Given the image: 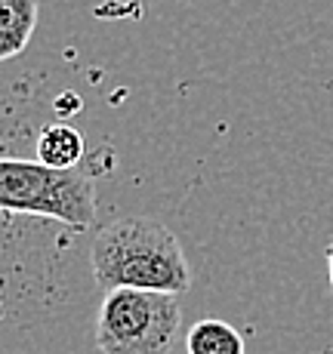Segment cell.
Wrapping results in <instances>:
<instances>
[{
  "label": "cell",
  "mask_w": 333,
  "mask_h": 354,
  "mask_svg": "<svg viewBox=\"0 0 333 354\" xmlns=\"http://www.w3.org/2000/svg\"><path fill=\"white\" fill-rule=\"evenodd\" d=\"M37 28V0H0V59L25 53Z\"/></svg>",
  "instance_id": "277c9868"
},
{
  "label": "cell",
  "mask_w": 333,
  "mask_h": 354,
  "mask_svg": "<svg viewBox=\"0 0 333 354\" xmlns=\"http://www.w3.org/2000/svg\"><path fill=\"white\" fill-rule=\"evenodd\" d=\"M84 158V136L71 124H50L37 136V160L56 169H78Z\"/></svg>",
  "instance_id": "5b68a950"
},
{
  "label": "cell",
  "mask_w": 333,
  "mask_h": 354,
  "mask_svg": "<svg viewBox=\"0 0 333 354\" xmlns=\"http://www.w3.org/2000/svg\"><path fill=\"white\" fill-rule=\"evenodd\" d=\"M324 256H327V271H330V290H333V243H327V250H324Z\"/></svg>",
  "instance_id": "52a82bcc"
},
{
  "label": "cell",
  "mask_w": 333,
  "mask_h": 354,
  "mask_svg": "<svg viewBox=\"0 0 333 354\" xmlns=\"http://www.w3.org/2000/svg\"><path fill=\"white\" fill-rule=\"evenodd\" d=\"M188 354H247V342L228 321L207 317L198 321L186 336Z\"/></svg>",
  "instance_id": "8992f818"
},
{
  "label": "cell",
  "mask_w": 333,
  "mask_h": 354,
  "mask_svg": "<svg viewBox=\"0 0 333 354\" xmlns=\"http://www.w3.org/2000/svg\"><path fill=\"white\" fill-rule=\"evenodd\" d=\"M0 207L3 213L40 216L87 231L96 222V188L78 169L6 158L0 160Z\"/></svg>",
  "instance_id": "7a4b0ae2"
},
{
  "label": "cell",
  "mask_w": 333,
  "mask_h": 354,
  "mask_svg": "<svg viewBox=\"0 0 333 354\" xmlns=\"http://www.w3.org/2000/svg\"><path fill=\"white\" fill-rule=\"evenodd\" d=\"M93 281L105 292L130 287L179 296L192 287L179 237L148 216H118L105 222L90 250Z\"/></svg>",
  "instance_id": "6da1fadb"
},
{
  "label": "cell",
  "mask_w": 333,
  "mask_h": 354,
  "mask_svg": "<svg viewBox=\"0 0 333 354\" xmlns=\"http://www.w3.org/2000/svg\"><path fill=\"white\" fill-rule=\"evenodd\" d=\"M179 326L182 308L176 296L120 287L99 302L96 345L102 354H170Z\"/></svg>",
  "instance_id": "3957f363"
}]
</instances>
